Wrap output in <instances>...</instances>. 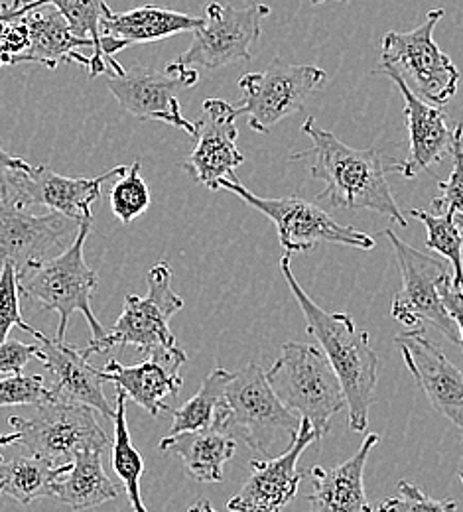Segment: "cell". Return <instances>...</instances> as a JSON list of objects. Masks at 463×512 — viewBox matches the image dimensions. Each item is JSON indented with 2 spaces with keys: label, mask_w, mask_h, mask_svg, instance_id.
Listing matches in <instances>:
<instances>
[{
  "label": "cell",
  "mask_w": 463,
  "mask_h": 512,
  "mask_svg": "<svg viewBox=\"0 0 463 512\" xmlns=\"http://www.w3.org/2000/svg\"><path fill=\"white\" fill-rule=\"evenodd\" d=\"M233 105L223 99H205L199 119L196 148L182 164L199 184L211 192H219V182L235 178V170L245 162V154L237 148L239 128L235 125Z\"/></svg>",
  "instance_id": "cell-17"
},
{
  "label": "cell",
  "mask_w": 463,
  "mask_h": 512,
  "mask_svg": "<svg viewBox=\"0 0 463 512\" xmlns=\"http://www.w3.org/2000/svg\"><path fill=\"white\" fill-rule=\"evenodd\" d=\"M188 361L186 353L178 347L174 351H160L148 355L146 361L125 367L117 359H111L101 375L105 383H113L117 390H123L127 398L142 406L150 416L170 412L164 404L166 396H178L182 388L180 369Z\"/></svg>",
  "instance_id": "cell-21"
},
{
  "label": "cell",
  "mask_w": 463,
  "mask_h": 512,
  "mask_svg": "<svg viewBox=\"0 0 463 512\" xmlns=\"http://www.w3.org/2000/svg\"><path fill=\"white\" fill-rule=\"evenodd\" d=\"M28 30V50L24 62L46 65L79 64L89 69L91 58L79 54L77 48H93V42L71 32L64 14L56 6H40L20 14Z\"/></svg>",
  "instance_id": "cell-23"
},
{
  "label": "cell",
  "mask_w": 463,
  "mask_h": 512,
  "mask_svg": "<svg viewBox=\"0 0 463 512\" xmlns=\"http://www.w3.org/2000/svg\"><path fill=\"white\" fill-rule=\"evenodd\" d=\"M318 434L308 420H302L294 444L284 453L268 459H253L251 475L241 491L227 503L231 512H282L296 497L302 475L298 459L304 449L318 442Z\"/></svg>",
  "instance_id": "cell-16"
},
{
  "label": "cell",
  "mask_w": 463,
  "mask_h": 512,
  "mask_svg": "<svg viewBox=\"0 0 463 512\" xmlns=\"http://www.w3.org/2000/svg\"><path fill=\"white\" fill-rule=\"evenodd\" d=\"M28 50V30L22 16H12L0 6V67L24 64Z\"/></svg>",
  "instance_id": "cell-37"
},
{
  "label": "cell",
  "mask_w": 463,
  "mask_h": 512,
  "mask_svg": "<svg viewBox=\"0 0 463 512\" xmlns=\"http://www.w3.org/2000/svg\"><path fill=\"white\" fill-rule=\"evenodd\" d=\"M280 272L306 318L308 333L318 339L341 383L349 408V428L367 432L369 408L379 383V357L371 347L369 333L359 329L351 316L330 314L320 308L298 284L286 253L280 258Z\"/></svg>",
  "instance_id": "cell-2"
},
{
  "label": "cell",
  "mask_w": 463,
  "mask_h": 512,
  "mask_svg": "<svg viewBox=\"0 0 463 512\" xmlns=\"http://www.w3.org/2000/svg\"><path fill=\"white\" fill-rule=\"evenodd\" d=\"M103 449H85L75 455L54 487V497L73 511L99 507L119 497V489L103 469Z\"/></svg>",
  "instance_id": "cell-27"
},
{
  "label": "cell",
  "mask_w": 463,
  "mask_h": 512,
  "mask_svg": "<svg viewBox=\"0 0 463 512\" xmlns=\"http://www.w3.org/2000/svg\"><path fill=\"white\" fill-rule=\"evenodd\" d=\"M79 225L56 211L34 215L24 205L0 199V270L4 264H12L22 278L75 237Z\"/></svg>",
  "instance_id": "cell-14"
},
{
  "label": "cell",
  "mask_w": 463,
  "mask_h": 512,
  "mask_svg": "<svg viewBox=\"0 0 463 512\" xmlns=\"http://www.w3.org/2000/svg\"><path fill=\"white\" fill-rule=\"evenodd\" d=\"M460 481H462V485H463V471H462V473H460Z\"/></svg>",
  "instance_id": "cell-44"
},
{
  "label": "cell",
  "mask_w": 463,
  "mask_h": 512,
  "mask_svg": "<svg viewBox=\"0 0 463 512\" xmlns=\"http://www.w3.org/2000/svg\"><path fill=\"white\" fill-rule=\"evenodd\" d=\"M0 461H2V455H0Z\"/></svg>",
  "instance_id": "cell-46"
},
{
  "label": "cell",
  "mask_w": 463,
  "mask_h": 512,
  "mask_svg": "<svg viewBox=\"0 0 463 512\" xmlns=\"http://www.w3.org/2000/svg\"><path fill=\"white\" fill-rule=\"evenodd\" d=\"M111 209L123 225H131L136 217L148 211L150 190L142 178L140 162H134L115 182L109 193Z\"/></svg>",
  "instance_id": "cell-32"
},
{
  "label": "cell",
  "mask_w": 463,
  "mask_h": 512,
  "mask_svg": "<svg viewBox=\"0 0 463 512\" xmlns=\"http://www.w3.org/2000/svg\"><path fill=\"white\" fill-rule=\"evenodd\" d=\"M456 219H458V225H460V229L463 231V215H456Z\"/></svg>",
  "instance_id": "cell-42"
},
{
  "label": "cell",
  "mask_w": 463,
  "mask_h": 512,
  "mask_svg": "<svg viewBox=\"0 0 463 512\" xmlns=\"http://www.w3.org/2000/svg\"><path fill=\"white\" fill-rule=\"evenodd\" d=\"M398 495L387 499L379 505V512H456L458 501L456 499H430L424 491L408 481L398 483Z\"/></svg>",
  "instance_id": "cell-35"
},
{
  "label": "cell",
  "mask_w": 463,
  "mask_h": 512,
  "mask_svg": "<svg viewBox=\"0 0 463 512\" xmlns=\"http://www.w3.org/2000/svg\"><path fill=\"white\" fill-rule=\"evenodd\" d=\"M22 329L38 339L40 351L36 359L56 377V383L50 386L52 400L83 404L95 412H101L107 420H113L115 410L105 398V379L101 369L91 367L89 359H85L81 351L66 341L52 339L28 323H24Z\"/></svg>",
  "instance_id": "cell-19"
},
{
  "label": "cell",
  "mask_w": 463,
  "mask_h": 512,
  "mask_svg": "<svg viewBox=\"0 0 463 512\" xmlns=\"http://www.w3.org/2000/svg\"><path fill=\"white\" fill-rule=\"evenodd\" d=\"M203 24V18L160 8V6H140L127 12H115L105 6L101 18V36H107L121 44V48H131L136 44L160 42L176 34L194 32Z\"/></svg>",
  "instance_id": "cell-24"
},
{
  "label": "cell",
  "mask_w": 463,
  "mask_h": 512,
  "mask_svg": "<svg viewBox=\"0 0 463 512\" xmlns=\"http://www.w3.org/2000/svg\"><path fill=\"white\" fill-rule=\"evenodd\" d=\"M52 400V390L44 383V377L10 375L0 379V406H24L44 404Z\"/></svg>",
  "instance_id": "cell-34"
},
{
  "label": "cell",
  "mask_w": 463,
  "mask_h": 512,
  "mask_svg": "<svg viewBox=\"0 0 463 512\" xmlns=\"http://www.w3.org/2000/svg\"><path fill=\"white\" fill-rule=\"evenodd\" d=\"M20 278L12 264L0 270V343L8 339L12 327H24L26 321L20 314Z\"/></svg>",
  "instance_id": "cell-36"
},
{
  "label": "cell",
  "mask_w": 463,
  "mask_h": 512,
  "mask_svg": "<svg viewBox=\"0 0 463 512\" xmlns=\"http://www.w3.org/2000/svg\"><path fill=\"white\" fill-rule=\"evenodd\" d=\"M127 394L117 390V408H115V442H113V469L121 479L127 497L131 501L134 512H148L142 503L140 493V477L144 473V459L142 453L134 448L131 432L127 426Z\"/></svg>",
  "instance_id": "cell-30"
},
{
  "label": "cell",
  "mask_w": 463,
  "mask_h": 512,
  "mask_svg": "<svg viewBox=\"0 0 463 512\" xmlns=\"http://www.w3.org/2000/svg\"><path fill=\"white\" fill-rule=\"evenodd\" d=\"M379 442V434H369L347 461L331 469L320 465L310 469V512H373L367 501L363 475L369 453Z\"/></svg>",
  "instance_id": "cell-22"
},
{
  "label": "cell",
  "mask_w": 463,
  "mask_h": 512,
  "mask_svg": "<svg viewBox=\"0 0 463 512\" xmlns=\"http://www.w3.org/2000/svg\"><path fill=\"white\" fill-rule=\"evenodd\" d=\"M188 512H217L213 507H211V503L209 501H198L194 507H190Z\"/></svg>",
  "instance_id": "cell-41"
},
{
  "label": "cell",
  "mask_w": 463,
  "mask_h": 512,
  "mask_svg": "<svg viewBox=\"0 0 463 512\" xmlns=\"http://www.w3.org/2000/svg\"><path fill=\"white\" fill-rule=\"evenodd\" d=\"M225 402V432L245 442L261 457H276L294 444L302 420L278 400L261 365L251 363L231 373L225 386Z\"/></svg>",
  "instance_id": "cell-3"
},
{
  "label": "cell",
  "mask_w": 463,
  "mask_h": 512,
  "mask_svg": "<svg viewBox=\"0 0 463 512\" xmlns=\"http://www.w3.org/2000/svg\"><path fill=\"white\" fill-rule=\"evenodd\" d=\"M328 83V73L316 65L286 64L272 60L265 71L245 73L239 87L243 101L233 115L247 117L255 132L268 134L280 121L302 111L306 99Z\"/></svg>",
  "instance_id": "cell-10"
},
{
  "label": "cell",
  "mask_w": 463,
  "mask_h": 512,
  "mask_svg": "<svg viewBox=\"0 0 463 512\" xmlns=\"http://www.w3.org/2000/svg\"><path fill=\"white\" fill-rule=\"evenodd\" d=\"M266 16H270V6L259 2L247 8L209 2L203 24L194 30L192 46L178 62L207 69H219L241 60L251 62V46L261 38Z\"/></svg>",
  "instance_id": "cell-13"
},
{
  "label": "cell",
  "mask_w": 463,
  "mask_h": 512,
  "mask_svg": "<svg viewBox=\"0 0 463 512\" xmlns=\"http://www.w3.org/2000/svg\"><path fill=\"white\" fill-rule=\"evenodd\" d=\"M454 166L448 180L438 182L440 195L432 201L436 213L463 215V123H456L454 146H452Z\"/></svg>",
  "instance_id": "cell-33"
},
{
  "label": "cell",
  "mask_w": 463,
  "mask_h": 512,
  "mask_svg": "<svg viewBox=\"0 0 463 512\" xmlns=\"http://www.w3.org/2000/svg\"><path fill=\"white\" fill-rule=\"evenodd\" d=\"M383 235L393 245L397 255L402 288L398 290L391 316L406 327H420L424 321L434 325L454 345H462L458 323L450 316L442 302L440 288L444 282H452L442 260L426 255L398 239L393 229H385Z\"/></svg>",
  "instance_id": "cell-11"
},
{
  "label": "cell",
  "mask_w": 463,
  "mask_h": 512,
  "mask_svg": "<svg viewBox=\"0 0 463 512\" xmlns=\"http://www.w3.org/2000/svg\"><path fill=\"white\" fill-rule=\"evenodd\" d=\"M34 166L28 164L24 158L10 154L2 144H0V188L6 184V180L14 172H30Z\"/></svg>",
  "instance_id": "cell-40"
},
{
  "label": "cell",
  "mask_w": 463,
  "mask_h": 512,
  "mask_svg": "<svg viewBox=\"0 0 463 512\" xmlns=\"http://www.w3.org/2000/svg\"><path fill=\"white\" fill-rule=\"evenodd\" d=\"M410 215L416 217L426 227V247L446 256L454 268L452 288L463 298V231L458 225L454 213H428L422 209H410Z\"/></svg>",
  "instance_id": "cell-31"
},
{
  "label": "cell",
  "mask_w": 463,
  "mask_h": 512,
  "mask_svg": "<svg viewBox=\"0 0 463 512\" xmlns=\"http://www.w3.org/2000/svg\"><path fill=\"white\" fill-rule=\"evenodd\" d=\"M91 227L93 221H83L64 253L52 256L28 270L18 284L20 296L38 302L44 306V310L56 312L60 316L56 335L60 341H66L67 323L75 312H79L89 323L93 341L107 333L91 308V298L99 286V276L83 256V247Z\"/></svg>",
  "instance_id": "cell-5"
},
{
  "label": "cell",
  "mask_w": 463,
  "mask_h": 512,
  "mask_svg": "<svg viewBox=\"0 0 463 512\" xmlns=\"http://www.w3.org/2000/svg\"><path fill=\"white\" fill-rule=\"evenodd\" d=\"M40 351V345H26L22 341H2L0 343V375H22L24 367Z\"/></svg>",
  "instance_id": "cell-38"
},
{
  "label": "cell",
  "mask_w": 463,
  "mask_h": 512,
  "mask_svg": "<svg viewBox=\"0 0 463 512\" xmlns=\"http://www.w3.org/2000/svg\"><path fill=\"white\" fill-rule=\"evenodd\" d=\"M440 296H442V302L444 306L448 308L450 316L454 318V321L458 323V331H460V337H462L463 345V298L462 294H458L454 288H452V282H444L442 288H440Z\"/></svg>",
  "instance_id": "cell-39"
},
{
  "label": "cell",
  "mask_w": 463,
  "mask_h": 512,
  "mask_svg": "<svg viewBox=\"0 0 463 512\" xmlns=\"http://www.w3.org/2000/svg\"><path fill=\"white\" fill-rule=\"evenodd\" d=\"M397 85L404 99V119L408 128V156L406 160L393 164V170L402 178L412 180L430 166L442 162L446 154H452L454 128L450 127V117L442 107H434L420 97H416L406 83L393 71H383Z\"/></svg>",
  "instance_id": "cell-20"
},
{
  "label": "cell",
  "mask_w": 463,
  "mask_h": 512,
  "mask_svg": "<svg viewBox=\"0 0 463 512\" xmlns=\"http://www.w3.org/2000/svg\"><path fill=\"white\" fill-rule=\"evenodd\" d=\"M10 434L0 436V446H18L28 453L66 465L85 449L107 448V434L95 418V410L83 404L50 400L36 406L30 418L10 416Z\"/></svg>",
  "instance_id": "cell-7"
},
{
  "label": "cell",
  "mask_w": 463,
  "mask_h": 512,
  "mask_svg": "<svg viewBox=\"0 0 463 512\" xmlns=\"http://www.w3.org/2000/svg\"><path fill=\"white\" fill-rule=\"evenodd\" d=\"M266 381L290 412L312 424L320 440L330 432L331 418L347 406L326 353L316 345L284 343Z\"/></svg>",
  "instance_id": "cell-4"
},
{
  "label": "cell",
  "mask_w": 463,
  "mask_h": 512,
  "mask_svg": "<svg viewBox=\"0 0 463 512\" xmlns=\"http://www.w3.org/2000/svg\"><path fill=\"white\" fill-rule=\"evenodd\" d=\"M444 14V8H434L418 28L387 32L381 48V65L375 69V73H397L416 97L434 107H444L456 97L462 77L452 58L434 42V28Z\"/></svg>",
  "instance_id": "cell-6"
},
{
  "label": "cell",
  "mask_w": 463,
  "mask_h": 512,
  "mask_svg": "<svg viewBox=\"0 0 463 512\" xmlns=\"http://www.w3.org/2000/svg\"><path fill=\"white\" fill-rule=\"evenodd\" d=\"M148 294L127 296L117 323L81 351L85 359L109 353L113 347H136L146 355L178 349L170 320L184 308V300L172 290V268L168 262L154 264L148 274Z\"/></svg>",
  "instance_id": "cell-8"
},
{
  "label": "cell",
  "mask_w": 463,
  "mask_h": 512,
  "mask_svg": "<svg viewBox=\"0 0 463 512\" xmlns=\"http://www.w3.org/2000/svg\"><path fill=\"white\" fill-rule=\"evenodd\" d=\"M231 379V373L225 369H213L199 386L194 398H190L180 408H170L174 418L170 436L196 432L209 428L213 424H225L227 418V402H225V386ZM225 430V428H223Z\"/></svg>",
  "instance_id": "cell-29"
},
{
  "label": "cell",
  "mask_w": 463,
  "mask_h": 512,
  "mask_svg": "<svg viewBox=\"0 0 463 512\" xmlns=\"http://www.w3.org/2000/svg\"><path fill=\"white\" fill-rule=\"evenodd\" d=\"M312 4H320V2H324V0H310Z\"/></svg>",
  "instance_id": "cell-43"
},
{
  "label": "cell",
  "mask_w": 463,
  "mask_h": 512,
  "mask_svg": "<svg viewBox=\"0 0 463 512\" xmlns=\"http://www.w3.org/2000/svg\"><path fill=\"white\" fill-rule=\"evenodd\" d=\"M66 465H52L50 461L28 455H14L0 461V487L2 493L20 503L22 507L30 505L42 497H54V487L60 475L66 471Z\"/></svg>",
  "instance_id": "cell-28"
},
{
  "label": "cell",
  "mask_w": 463,
  "mask_h": 512,
  "mask_svg": "<svg viewBox=\"0 0 463 512\" xmlns=\"http://www.w3.org/2000/svg\"><path fill=\"white\" fill-rule=\"evenodd\" d=\"M0 495H2V487H0Z\"/></svg>",
  "instance_id": "cell-45"
},
{
  "label": "cell",
  "mask_w": 463,
  "mask_h": 512,
  "mask_svg": "<svg viewBox=\"0 0 463 512\" xmlns=\"http://www.w3.org/2000/svg\"><path fill=\"white\" fill-rule=\"evenodd\" d=\"M199 81L196 67L168 62L164 69L133 65L123 75H109L107 87L129 115L138 121H156L182 128L196 138L198 125L190 123L180 109L178 95Z\"/></svg>",
  "instance_id": "cell-12"
},
{
  "label": "cell",
  "mask_w": 463,
  "mask_h": 512,
  "mask_svg": "<svg viewBox=\"0 0 463 512\" xmlns=\"http://www.w3.org/2000/svg\"><path fill=\"white\" fill-rule=\"evenodd\" d=\"M56 6L71 28V32L79 38H87L93 42V56L89 65V77L97 75H123L125 67L115 58H107L103 54V36H101V18L105 12V0H12L10 4H2L4 10L12 16H20L28 10L40 6Z\"/></svg>",
  "instance_id": "cell-26"
},
{
  "label": "cell",
  "mask_w": 463,
  "mask_h": 512,
  "mask_svg": "<svg viewBox=\"0 0 463 512\" xmlns=\"http://www.w3.org/2000/svg\"><path fill=\"white\" fill-rule=\"evenodd\" d=\"M302 132L310 136L312 148L292 154L290 160L312 158V178L324 182L318 199L347 211H375L406 227V219L387 182L383 156L377 148L357 150L341 142L333 132L320 127L314 117L304 121Z\"/></svg>",
  "instance_id": "cell-1"
},
{
  "label": "cell",
  "mask_w": 463,
  "mask_h": 512,
  "mask_svg": "<svg viewBox=\"0 0 463 512\" xmlns=\"http://www.w3.org/2000/svg\"><path fill=\"white\" fill-rule=\"evenodd\" d=\"M406 369L434 410L448 418L463 436V375L460 369L440 351V347L424 335V329L404 331L395 337Z\"/></svg>",
  "instance_id": "cell-18"
},
{
  "label": "cell",
  "mask_w": 463,
  "mask_h": 512,
  "mask_svg": "<svg viewBox=\"0 0 463 512\" xmlns=\"http://www.w3.org/2000/svg\"><path fill=\"white\" fill-rule=\"evenodd\" d=\"M162 451L176 453L192 479L198 483H221L225 479V463L233 459L237 442L223 430V424L168 436L160 442Z\"/></svg>",
  "instance_id": "cell-25"
},
{
  "label": "cell",
  "mask_w": 463,
  "mask_h": 512,
  "mask_svg": "<svg viewBox=\"0 0 463 512\" xmlns=\"http://www.w3.org/2000/svg\"><path fill=\"white\" fill-rule=\"evenodd\" d=\"M219 190L239 195L247 205L266 215L276 225L278 241L286 255L310 253L318 245H345L361 251H371L375 247L371 235L337 223L320 205L298 195L280 199L259 197L247 190L237 176L221 180Z\"/></svg>",
  "instance_id": "cell-9"
},
{
  "label": "cell",
  "mask_w": 463,
  "mask_h": 512,
  "mask_svg": "<svg viewBox=\"0 0 463 512\" xmlns=\"http://www.w3.org/2000/svg\"><path fill=\"white\" fill-rule=\"evenodd\" d=\"M125 170L127 166H119L97 178H66L48 166H38L30 172H14L0 188V199H8L28 209L44 205L79 223L93 221L91 205L101 199L103 184L119 178Z\"/></svg>",
  "instance_id": "cell-15"
}]
</instances>
